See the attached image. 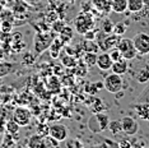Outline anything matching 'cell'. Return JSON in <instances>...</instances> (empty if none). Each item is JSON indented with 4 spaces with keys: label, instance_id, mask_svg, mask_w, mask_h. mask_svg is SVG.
I'll list each match as a JSON object with an SVG mask.
<instances>
[{
    "label": "cell",
    "instance_id": "obj_1",
    "mask_svg": "<svg viewBox=\"0 0 149 148\" xmlns=\"http://www.w3.org/2000/svg\"><path fill=\"white\" fill-rule=\"evenodd\" d=\"M54 38H55V36H52V33L37 32L35 37H33V51H35L37 55L43 54L50 47Z\"/></svg>",
    "mask_w": 149,
    "mask_h": 148
},
{
    "label": "cell",
    "instance_id": "obj_2",
    "mask_svg": "<svg viewBox=\"0 0 149 148\" xmlns=\"http://www.w3.org/2000/svg\"><path fill=\"white\" fill-rule=\"evenodd\" d=\"M74 26L78 33L84 35L88 29L94 27V18L91 13H83L80 12L79 15H77V18L74 19Z\"/></svg>",
    "mask_w": 149,
    "mask_h": 148
},
{
    "label": "cell",
    "instance_id": "obj_3",
    "mask_svg": "<svg viewBox=\"0 0 149 148\" xmlns=\"http://www.w3.org/2000/svg\"><path fill=\"white\" fill-rule=\"evenodd\" d=\"M116 47L120 50L123 58L126 59L127 61H129V60L135 59L138 56V51H136V49L134 47L133 40H131V38H121V37H120V40H118Z\"/></svg>",
    "mask_w": 149,
    "mask_h": 148
},
{
    "label": "cell",
    "instance_id": "obj_4",
    "mask_svg": "<svg viewBox=\"0 0 149 148\" xmlns=\"http://www.w3.org/2000/svg\"><path fill=\"white\" fill-rule=\"evenodd\" d=\"M131 40H133L134 47L138 51V55H147V54H149V35L148 33L139 32Z\"/></svg>",
    "mask_w": 149,
    "mask_h": 148
},
{
    "label": "cell",
    "instance_id": "obj_5",
    "mask_svg": "<svg viewBox=\"0 0 149 148\" xmlns=\"http://www.w3.org/2000/svg\"><path fill=\"white\" fill-rule=\"evenodd\" d=\"M103 88L108 91L110 93H117L118 91L123 89V78H121V75H118V74H110V75H107L106 78L103 80Z\"/></svg>",
    "mask_w": 149,
    "mask_h": 148
},
{
    "label": "cell",
    "instance_id": "obj_6",
    "mask_svg": "<svg viewBox=\"0 0 149 148\" xmlns=\"http://www.w3.org/2000/svg\"><path fill=\"white\" fill-rule=\"evenodd\" d=\"M12 119L14 120L19 126H27V125H29V123H31L32 114L27 107H17V109L13 111Z\"/></svg>",
    "mask_w": 149,
    "mask_h": 148
},
{
    "label": "cell",
    "instance_id": "obj_7",
    "mask_svg": "<svg viewBox=\"0 0 149 148\" xmlns=\"http://www.w3.org/2000/svg\"><path fill=\"white\" fill-rule=\"evenodd\" d=\"M49 134L61 143L69 138V129L64 124H54L49 128Z\"/></svg>",
    "mask_w": 149,
    "mask_h": 148
},
{
    "label": "cell",
    "instance_id": "obj_8",
    "mask_svg": "<svg viewBox=\"0 0 149 148\" xmlns=\"http://www.w3.org/2000/svg\"><path fill=\"white\" fill-rule=\"evenodd\" d=\"M121 121V128H123V132L126 135H135L139 132V124L138 121L131 116H124Z\"/></svg>",
    "mask_w": 149,
    "mask_h": 148
},
{
    "label": "cell",
    "instance_id": "obj_9",
    "mask_svg": "<svg viewBox=\"0 0 149 148\" xmlns=\"http://www.w3.org/2000/svg\"><path fill=\"white\" fill-rule=\"evenodd\" d=\"M118 40H120V36L115 35V33H110V35H107L102 40V42L100 43V49L102 50V51H107V50H111L113 47H116Z\"/></svg>",
    "mask_w": 149,
    "mask_h": 148
},
{
    "label": "cell",
    "instance_id": "obj_10",
    "mask_svg": "<svg viewBox=\"0 0 149 148\" xmlns=\"http://www.w3.org/2000/svg\"><path fill=\"white\" fill-rule=\"evenodd\" d=\"M112 63H113V61H112V59L110 58L108 52L103 51L102 54H100V55L97 54L96 65H97L101 70H108V69H111V65H112Z\"/></svg>",
    "mask_w": 149,
    "mask_h": 148
},
{
    "label": "cell",
    "instance_id": "obj_11",
    "mask_svg": "<svg viewBox=\"0 0 149 148\" xmlns=\"http://www.w3.org/2000/svg\"><path fill=\"white\" fill-rule=\"evenodd\" d=\"M92 5L100 14L106 15L110 12H112V9H111V0H92Z\"/></svg>",
    "mask_w": 149,
    "mask_h": 148
},
{
    "label": "cell",
    "instance_id": "obj_12",
    "mask_svg": "<svg viewBox=\"0 0 149 148\" xmlns=\"http://www.w3.org/2000/svg\"><path fill=\"white\" fill-rule=\"evenodd\" d=\"M127 69H129L127 60L124 59V58L117 60V61H113L112 65H111V70H112V73L118 74V75H124V74L127 72Z\"/></svg>",
    "mask_w": 149,
    "mask_h": 148
},
{
    "label": "cell",
    "instance_id": "obj_13",
    "mask_svg": "<svg viewBox=\"0 0 149 148\" xmlns=\"http://www.w3.org/2000/svg\"><path fill=\"white\" fill-rule=\"evenodd\" d=\"M134 110L138 114V116L143 120H149V103H143V102H136L134 105Z\"/></svg>",
    "mask_w": 149,
    "mask_h": 148
},
{
    "label": "cell",
    "instance_id": "obj_14",
    "mask_svg": "<svg viewBox=\"0 0 149 148\" xmlns=\"http://www.w3.org/2000/svg\"><path fill=\"white\" fill-rule=\"evenodd\" d=\"M94 119H96V121L98 124V126H100L101 132H104V130H107L108 123H110V117H108V115L104 112V111H101V112L94 114Z\"/></svg>",
    "mask_w": 149,
    "mask_h": 148
},
{
    "label": "cell",
    "instance_id": "obj_15",
    "mask_svg": "<svg viewBox=\"0 0 149 148\" xmlns=\"http://www.w3.org/2000/svg\"><path fill=\"white\" fill-rule=\"evenodd\" d=\"M111 9L117 14H123L127 10V0H111Z\"/></svg>",
    "mask_w": 149,
    "mask_h": 148
},
{
    "label": "cell",
    "instance_id": "obj_16",
    "mask_svg": "<svg viewBox=\"0 0 149 148\" xmlns=\"http://www.w3.org/2000/svg\"><path fill=\"white\" fill-rule=\"evenodd\" d=\"M19 126L18 124H17L14 120L13 119H10V120H8L6 121V124H5V129H6V133H9L10 135L14 138V140H18L19 139Z\"/></svg>",
    "mask_w": 149,
    "mask_h": 148
},
{
    "label": "cell",
    "instance_id": "obj_17",
    "mask_svg": "<svg viewBox=\"0 0 149 148\" xmlns=\"http://www.w3.org/2000/svg\"><path fill=\"white\" fill-rule=\"evenodd\" d=\"M135 79H136L138 83H141V84L149 82V64L138 70L136 74H135Z\"/></svg>",
    "mask_w": 149,
    "mask_h": 148
},
{
    "label": "cell",
    "instance_id": "obj_18",
    "mask_svg": "<svg viewBox=\"0 0 149 148\" xmlns=\"http://www.w3.org/2000/svg\"><path fill=\"white\" fill-rule=\"evenodd\" d=\"M65 45L63 41H61V38H54L52 40V42H51V45H50V47H49V50H50V54H51V56L52 58H57L59 56V54H60V51H61V49H63V46Z\"/></svg>",
    "mask_w": 149,
    "mask_h": 148
},
{
    "label": "cell",
    "instance_id": "obj_19",
    "mask_svg": "<svg viewBox=\"0 0 149 148\" xmlns=\"http://www.w3.org/2000/svg\"><path fill=\"white\" fill-rule=\"evenodd\" d=\"M27 146L29 148H45V143H43V137H41L40 134H33L28 138Z\"/></svg>",
    "mask_w": 149,
    "mask_h": 148
},
{
    "label": "cell",
    "instance_id": "obj_20",
    "mask_svg": "<svg viewBox=\"0 0 149 148\" xmlns=\"http://www.w3.org/2000/svg\"><path fill=\"white\" fill-rule=\"evenodd\" d=\"M73 36H74V29L70 26H66V24L64 26V28L59 32V37L61 38V41L64 43H68L69 41H72Z\"/></svg>",
    "mask_w": 149,
    "mask_h": 148
},
{
    "label": "cell",
    "instance_id": "obj_21",
    "mask_svg": "<svg viewBox=\"0 0 149 148\" xmlns=\"http://www.w3.org/2000/svg\"><path fill=\"white\" fill-rule=\"evenodd\" d=\"M144 9L141 0H127V10L131 13H139Z\"/></svg>",
    "mask_w": 149,
    "mask_h": 148
},
{
    "label": "cell",
    "instance_id": "obj_22",
    "mask_svg": "<svg viewBox=\"0 0 149 148\" xmlns=\"http://www.w3.org/2000/svg\"><path fill=\"white\" fill-rule=\"evenodd\" d=\"M82 49H83L84 52H98L100 46L94 42V40H86L84 38V42L82 43Z\"/></svg>",
    "mask_w": 149,
    "mask_h": 148
},
{
    "label": "cell",
    "instance_id": "obj_23",
    "mask_svg": "<svg viewBox=\"0 0 149 148\" xmlns=\"http://www.w3.org/2000/svg\"><path fill=\"white\" fill-rule=\"evenodd\" d=\"M106 109H107V107L103 103L102 100L97 98V97H93V103L91 105V110H92L93 114H97V112H101V111H104Z\"/></svg>",
    "mask_w": 149,
    "mask_h": 148
},
{
    "label": "cell",
    "instance_id": "obj_24",
    "mask_svg": "<svg viewBox=\"0 0 149 148\" xmlns=\"http://www.w3.org/2000/svg\"><path fill=\"white\" fill-rule=\"evenodd\" d=\"M97 60V52H83V63L87 66L96 65Z\"/></svg>",
    "mask_w": 149,
    "mask_h": 148
},
{
    "label": "cell",
    "instance_id": "obj_25",
    "mask_svg": "<svg viewBox=\"0 0 149 148\" xmlns=\"http://www.w3.org/2000/svg\"><path fill=\"white\" fill-rule=\"evenodd\" d=\"M107 130H110L111 133L113 134V135H116L120 132H123V128H121V121H118V120H112L110 123H108V126H107Z\"/></svg>",
    "mask_w": 149,
    "mask_h": 148
},
{
    "label": "cell",
    "instance_id": "obj_26",
    "mask_svg": "<svg viewBox=\"0 0 149 148\" xmlns=\"http://www.w3.org/2000/svg\"><path fill=\"white\" fill-rule=\"evenodd\" d=\"M103 88V83L101 82H94V83H88L87 87H86V91L89 95H96L100 89Z\"/></svg>",
    "mask_w": 149,
    "mask_h": 148
},
{
    "label": "cell",
    "instance_id": "obj_27",
    "mask_svg": "<svg viewBox=\"0 0 149 148\" xmlns=\"http://www.w3.org/2000/svg\"><path fill=\"white\" fill-rule=\"evenodd\" d=\"M43 143H45V148H56L60 146V142L56 140L55 138H52L50 134L43 137Z\"/></svg>",
    "mask_w": 149,
    "mask_h": 148
},
{
    "label": "cell",
    "instance_id": "obj_28",
    "mask_svg": "<svg viewBox=\"0 0 149 148\" xmlns=\"http://www.w3.org/2000/svg\"><path fill=\"white\" fill-rule=\"evenodd\" d=\"M127 31V23L125 22H118L116 24H113V33L117 36H123Z\"/></svg>",
    "mask_w": 149,
    "mask_h": 148
},
{
    "label": "cell",
    "instance_id": "obj_29",
    "mask_svg": "<svg viewBox=\"0 0 149 148\" xmlns=\"http://www.w3.org/2000/svg\"><path fill=\"white\" fill-rule=\"evenodd\" d=\"M101 31H102L104 35H110V33L113 32V23L111 22V19H103L102 26H101Z\"/></svg>",
    "mask_w": 149,
    "mask_h": 148
},
{
    "label": "cell",
    "instance_id": "obj_30",
    "mask_svg": "<svg viewBox=\"0 0 149 148\" xmlns=\"http://www.w3.org/2000/svg\"><path fill=\"white\" fill-rule=\"evenodd\" d=\"M136 102H143V103H149V86L141 91V93L136 97Z\"/></svg>",
    "mask_w": 149,
    "mask_h": 148
},
{
    "label": "cell",
    "instance_id": "obj_31",
    "mask_svg": "<svg viewBox=\"0 0 149 148\" xmlns=\"http://www.w3.org/2000/svg\"><path fill=\"white\" fill-rule=\"evenodd\" d=\"M65 142V146L68 148H78V147H83L84 143L80 142L79 139H74V138H68L66 140H64Z\"/></svg>",
    "mask_w": 149,
    "mask_h": 148
},
{
    "label": "cell",
    "instance_id": "obj_32",
    "mask_svg": "<svg viewBox=\"0 0 149 148\" xmlns=\"http://www.w3.org/2000/svg\"><path fill=\"white\" fill-rule=\"evenodd\" d=\"M64 26H65V22L57 18L56 21H54V22L51 23V29H52L54 33H59V32L64 28Z\"/></svg>",
    "mask_w": 149,
    "mask_h": 148
},
{
    "label": "cell",
    "instance_id": "obj_33",
    "mask_svg": "<svg viewBox=\"0 0 149 148\" xmlns=\"http://www.w3.org/2000/svg\"><path fill=\"white\" fill-rule=\"evenodd\" d=\"M37 54L35 52H27L24 56H23V63L24 64H27V65H32V64H35V61H36V59H37Z\"/></svg>",
    "mask_w": 149,
    "mask_h": 148
},
{
    "label": "cell",
    "instance_id": "obj_34",
    "mask_svg": "<svg viewBox=\"0 0 149 148\" xmlns=\"http://www.w3.org/2000/svg\"><path fill=\"white\" fill-rule=\"evenodd\" d=\"M108 55H110V58L112 59V61H117V60L123 59V55H121L120 50H118L117 47H113L110 50V52H108Z\"/></svg>",
    "mask_w": 149,
    "mask_h": 148
},
{
    "label": "cell",
    "instance_id": "obj_35",
    "mask_svg": "<svg viewBox=\"0 0 149 148\" xmlns=\"http://www.w3.org/2000/svg\"><path fill=\"white\" fill-rule=\"evenodd\" d=\"M88 128H89V129L92 130L93 133H100V132H101V130H100V126H98L96 119H94V115L91 117L89 120H88Z\"/></svg>",
    "mask_w": 149,
    "mask_h": 148
},
{
    "label": "cell",
    "instance_id": "obj_36",
    "mask_svg": "<svg viewBox=\"0 0 149 148\" xmlns=\"http://www.w3.org/2000/svg\"><path fill=\"white\" fill-rule=\"evenodd\" d=\"M14 144H15L14 138H13V137H12L9 133H6L5 135H4V142H3L1 144H0V146H1V147L8 146V147H9V146H14Z\"/></svg>",
    "mask_w": 149,
    "mask_h": 148
},
{
    "label": "cell",
    "instance_id": "obj_37",
    "mask_svg": "<svg viewBox=\"0 0 149 148\" xmlns=\"http://www.w3.org/2000/svg\"><path fill=\"white\" fill-rule=\"evenodd\" d=\"M61 63L65 66H74L75 65V60H74V56H72V55L64 56V58L61 59Z\"/></svg>",
    "mask_w": 149,
    "mask_h": 148
},
{
    "label": "cell",
    "instance_id": "obj_38",
    "mask_svg": "<svg viewBox=\"0 0 149 148\" xmlns=\"http://www.w3.org/2000/svg\"><path fill=\"white\" fill-rule=\"evenodd\" d=\"M96 35H97L96 29L91 28V29H88V31L84 33V38H86V40H96V37H97Z\"/></svg>",
    "mask_w": 149,
    "mask_h": 148
},
{
    "label": "cell",
    "instance_id": "obj_39",
    "mask_svg": "<svg viewBox=\"0 0 149 148\" xmlns=\"http://www.w3.org/2000/svg\"><path fill=\"white\" fill-rule=\"evenodd\" d=\"M101 146H102V147H111V146H112V147H118V144L116 142H112V140L106 139V140H104V143H102Z\"/></svg>",
    "mask_w": 149,
    "mask_h": 148
},
{
    "label": "cell",
    "instance_id": "obj_40",
    "mask_svg": "<svg viewBox=\"0 0 149 148\" xmlns=\"http://www.w3.org/2000/svg\"><path fill=\"white\" fill-rule=\"evenodd\" d=\"M118 147H131L133 144H131L129 140H121V142H118Z\"/></svg>",
    "mask_w": 149,
    "mask_h": 148
},
{
    "label": "cell",
    "instance_id": "obj_41",
    "mask_svg": "<svg viewBox=\"0 0 149 148\" xmlns=\"http://www.w3.org/2000/svg\"><path fill=\"white\" fill-rule=\"evenodd\" d=\"M144 4V8H149V0H141Z\"/></svg>",
    "mask_w": 149,
    "mask_h": 148
},
{
    "label": "cell",
    "instance_id": "obj_42",
    "mask_svg": "<svg viewBox=\"0 0 149 148\" xmlns=\"http://www.w3.org/2000/svg\"><path fill=\"white\" fill-rule=\"evenodd\" d=\"M74 1H75V0H69V3H72V4H73Z\"/></svg>",
    "mask_w": 149,
    "mask_h": 148
},
{
    "label": "cell",
    "instance_id": "obj_43",
    "mask_svg": "<svg viewBox=\"0 0 149 148\" xmlns=\"http://www.w3.org/2000/svg\"><path fill=\"white\" fill-rule=\"evenodd\" d=\"M0 103H1V100H0Z\"/></svg>",
    "mask_w": 149,
    "mask_h": 148
},
{
    "label": "cell",
    "instance_id": "obj_44",
    "mask_svg": "<svg viewBox=\"0 0 149 148\" xmlns=\"http://www.w3.org/2000/svg\"><path fill=\"white\" fill-rule=\"evenodd\" d=\"M0 23H1V21H0Z\"/></svg>",
    "mask_w": 149,
    "mask_h": 148
}]
</instances>
